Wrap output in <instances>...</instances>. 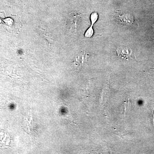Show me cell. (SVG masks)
Listing matches in <instances>:
<instances>
[{
  "label": "cell",
  "mask_w": 154,
  "mask_h": 154,
  "mask_svg": "<svg viewBox=\"0 0 154 154\" xmlns=\"http://www.w3.org/2000/svg\"><path fill=\"white\" fill-rule=\"evenodd\" d=\"M118 55L124 59H128L132 55V50L125 46L119 47L116 49Z\"/></svg>",
  "instance_id": "obj_1"
},
{
  "label": "cell",
  "mask_w": 154,
  "mask_h": 154,
  "mask_svg": "<svg viewBox=\"0 0 154 154\" xmlns=\"http://www.w3.org/2000/svg\"><path fill=\"white\" fill-rule=\"evenodd\" d=\"M119 20H120L121 22L127 24L128 25H130L132 23L133 17L131 15H127V14H122V15H119Z\"/></svg>",
  "instance_id": "obj_2"
},
{
  "label": "cell",
  "mask_w": 154,
  "mask_h": 154,
  "mask_svg": "<svg viewBox=\"0 0 154 154\" xmlns=\"http://www.w3.org/2000/svg\"><path fill=\"white\" fill-rule=\"evenodd\" d=\"M98 18V15L97 12H94L91 14L90 16V20L91 25L93 26L97 22Z\"/></svg>",
  "instance_id": "obj_3"
},
{
  "label": "cell",
  "mask_w": 154,
  "mask_h": 154,
  "mask_svg": "<svg viewBox=\"0 0 154 154\" xmlns=\"http://www.w3.org/2000/svg\"><path fill=\"white\" fill-rule=\"evenodd\" d=\"M93 26L91 25L85 33V37L86 38H90L92 37L94 34Z\"/></svg>",
  "instance_id": "obj_4"
}]
</instances>
